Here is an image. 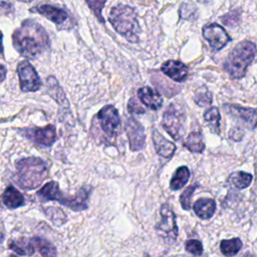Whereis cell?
Here are the masks:
<instances>
[{"instance_id": "1", "label": "cell", "mask_w": 257, "mask_h": 257, "mask_svg": "<svg viewBox=\"0 0 257 257\" xmlns=\"http://www.w3.org/2000/svg\"><path fill=\"white\" fill-rule=\"evenodd\" d=\"M12 41L19 54L29 59L38 57L49 47V37L45 29L31 19L23 21L14 31Z\"/></svg>"}, {"instance_id": "2", "label": "cell", "mask_w": 257, "mask_h": 257, "mask_svg": "<svg viewBox=\"0 0 257 257\" xmlns=\"http://www.w3.org/2000/svg\"><path fill=\"white\" fill-rule=\"evenodd\" d=\"M16 182L26 190H32L41 185L47 176V165L39 158H24L16 162Z\"/></svg>"}, {"instance_id": "3", "label": "cell", "mask_w": 257, "mask_h": 257, "mask_svg": "<svg viewBox=\"0 0 257 257\" xmlns=\"http://www.w3.org/2000/svg\"><path fill=\"white\" fill-rule=\"evenodd\" d=\"M108 20L114 30L125 37L127 41L133 43L139 41L140 26L134 8L122 4L116 5L111 8Z\"/></svg>"}, {"instance_id": "4", "label": "cell", "mask_w": 257, "mask_h": 257, "mask_svg": "<svg viewBox=\"0 0 257 257\" xmlns=\"http://www.w3.org/2000/svg\"><path fill=\"white\" fill-rule=\"evenodd\" d=\"M256 54V46L248 40L239 42L230 52L224 64L225 70L234 79L242 78Z\"/></svg>"}, {"instance_id": "5", "label": "cell", "mask_w": 257, "mask_h": 257, "mask_svg": "<svg viewBox=\"0 0 257 257\" xmlns=\"http://www.w3.org/2000/svg\"><path fill=\"white\" fill-rule=\"evenodd\" d=\"M89 196V191L85 188H82L74 197H67L63 196L61 194V191L58 187V184L56 182H48L45 184L38 192L37 197L43 201H58L62 205H65L66 207L79 211L84 210L87 208V200Z\"/></svg>"}, {"instance_id": "6", "label": "cell", "mask_w": 257, "mask_h": 257, "mask_svg": "<svg viewBox=\"0 0 257 257\" xmlns=\"http://www.w3.org/2000/svg\"><path fill=\"white\" fill-rule=\"evenodd\" d=\"M185 120L186 116L184 111L175 103H171L164 111L162 124L174 140L179 141L184 134Z\"/></svg>"}, {"instance_id": "7", "label": "cell", "mask_w": 257, "mask_h": 257, "mask_svg": "<svg viewBox=\"0 0 257 257\" xmlns=\"http://www.w3.org/2000/svg\"><path fill=\"white\" fill-rule=\"evenodd\" d=\"M17 73L19 76L20 89L23 92L37 91L41 86V80L35 68L28 60H22L17 65Z\"/></svg>"}, {"instance_id": "8", "label": "cell", "mask_w": 257, "mask_h": 257, "mask_svg": "<svg viewBox=\"0 0 257 257\" xmlns=\"http://www.w3.org/2000/svg\"><path fill=\"white\" fill-rule=\"evenodd\" d=\"M102 132L109 138H113L120 125L118 111L113 105L103 106L96 115Z\"/></svg>"}, {"instance_id": "9", "label": "cell", "mask_w": 257, "mask_h": 257, "mask_svg": "<svg viewBox=\"0 0 257 257\" xmlns=\"http://www.w3.org/2000/svg\"><path fill=\"white\" fill-rule=\"evenodd\" d=\"M157 230L165 239L171 241H174L178 235L176 216L168 204L162 205L161 221L157 225Z\"/></svg>"}, {"instance_id": "10", "label": "cell", "mask_w": 257, "mask_h": 257, "mask_svg": "<svg viewBox=\"0 0 257 257\" xmlns=\"http://www.w3.org/2000/svg\"><path fill=\"white\" fill-rule=\"evenodd\" d=\"M22 132L25 138L44 147H50L56 141V128L53 124L44 127H27Z\"/></svg>"}, {"instance_id": "11", "label": "cell", "mask_w": 257, "mask_h": 257, "mask_svg": "<svg viewBox=\"0 0 257 257\" xmlns=\"http://www.w3.org/2000/svg\"><path fill=\"white\" fill-rule=\"evenodd\" d=\"M224 110L233 118L242 122L249 130H253L257 126V110L254 108L243 107L236 104L226 103L223 105Z\"/></svg>"}, {"instance_id": "12", "label": "cell", "mask_w": 257, "mask_h": 257, "mask_svg": "<svg viewBox=\"0 0 257 257\" xmlns=\"http://www.w3.org/2000/svg\"><path fill=\"white\" fill-rule=\"evenodd\" d=\"M203 36L215 50L222 49L231 40L226 30L217 23L204 26Z\"/></svg>"}, {"instance_id": "13", "label": "cell", "mask_w": 257, "mask_h": 257, "mask_svg": "<svg viewBox=\"0 0 257 257\" xmlns=\"http://www.w3.org/2000/svg\"><path fill=\"white\" fill-rule=\"evenodd\" d=\"M124 128L128 138L130 148L132 151H140L145 147L146 136L143 125L134 117H128L125 120Z\"/></svg>"}, {"instance_id": "14", "label": "cell", "mask_w": 257, "mask_h": 257, "mask_svg": "<svg viewBox=\"0 0 257 257\" xmlns=\"http://www.w3.org/2000/svg\"><path fill=\"white\" fill-rule=\"evenodd\" d=\"M161 70L170 78L177 82H183L187 79L189 74V68L183 62L178 60H168L166 61Z\"/></svg>"}, {"instance_id": "15", "label": "cell", "mask_w": 257, "mask_h": 257, "mask_svg": "<svg viewBox=\"0 0 257 257\" xmlns=\"http://www.w3.org/2000/svg\"><path fill=\"white\" fill-rule=\"evenodd\" d=\"M34 10L56 24L63 23L68 17L67 12L64 9H61L59 7H55L49 4L39 5Z\"/></svg>"}, {"instance_id": "16", "label": "cell", "mask_w": 257, "mask_h": 257, "mask_svg": "<svg viewBox=\"0 0 257 257\" xmlns=\"http://www.w3.org/2000/svg\"><path fill=\"white\" fill-rule=\"evenodd\" d=\"M138 96L141 101L151 109H159L163 105L161 94L150 86H144L138 90Z\"/></svg>"}, {"instance_id": "17", "label": "cell", "mask_w": 257, "mask_h": 257, "mask_svg": "<svg viewBox=\"0 0 257 257\" xmlns=\"http://www.w3.org/2000/svg\"><path fill=\"white\" fill-rule=\"evenodd\" d=\"M152 140L156 149V152L164 158H171L175 151H176V146L175 144H173L172 142L168 141L167 139H165L161 133L157 130L153 131L152 134Z\"/></svg>"}, {"instance_id": "18", "label": "cell", "mask_w": 257, "mask_h": 257, "mask_svg": "<svg viewBox=\"0 0 257 257\" xmlns=\"http://www.w3.org/2000/svg\"><path fill=\"white\" fill-rule=\"evenodd\" d=\"M1 200L3 204L9 209H16L24 205V197L23 195L15 189L13 186H8L4 193L1 196Z\"/></svg>"}, {"instance_id": "19", "label": "cell", "mask_w": 257, "mask_h": 257, "mask_svg": "<svg viewBox=\"0 0 257 257\" xmlns=\"http://www.w3.org/2000/svg\"><path fill=\"white\" fill-rule=\"evenodd\" d=\"M194 211L201 219H210L216 210V203L211 198H201L194 203Z\"/></svg>"}, {"instance_id": "20", "label": "cell", "mask_w": 257, "mask_h": 257, "mask_svg": "<svg viewBox=\"0 0 257 257\" xmlns=\"http://www.w3.org/2000/svg\"><path fill=\"white\" fill-rule=\"evenodd\" d=\"M9 248L22 256H31L35 252V247L32 239H18L9 243Z\"/></svg>"}, {"instance_id": "21", "label": "cell", "mask_w": 257, "mask_h": 257, "mask_svg": "<svg viewBox=\"0 0 257 257\" xmlns=\"http://www.w3.org/2000/svg\"><path fill=\"white\" fill-rule=\"evenodd\" d=\"M189 177H190V171L186 166L178 168L171 180V184H170L171 189L174 191H177L183 188L189 181Z\"/></svg>"}, {"instance_id": "22", "label": "cell", "mask_w": 257, "mask_h": 257, "mask_svg": "<svg viewBox=\"0 0 257 257\" xmlns=\"http://www.w3.org/2000/svg\"><path fill=\"white\" fill-rule=\"evenodd\" d=\"M31 239L35 249L38 250L41 257H56V249L49 241L41 237H34Z\"/></svg>"}, {"instance_id": "23", "label": "cell", "mask_w": 257, "mask_h": 257, "mask_svg": "<svg viewBox=\"0 0 257 257\" xmlns=\"http://www.w3.org/2000/svg\"><path fill=\"white\" fill-rule=\"evenodd\" d=\"M204 119L206 120L208 126L210 127V130L215 133V134H219L220 133V119H221V115L219 112V109L216 106L210 107L209 109H207L204 113Z\"/></svg>"}, {"instance_id": "24", "label": "cell", "mask_w": 257, "mask_h": 257, "mask_svg": "<svg viewBox=\"0 0 257 257\" xmlns=\"http://www.w3.org/2000/svg\"><path fill=\"white\" fill-rule=\"evenodd\" d=\"M184 145L192 153H199L200 154L205 149V144L203 142V137L199 132L191 133L188 136Z\"/></svg>"}, {"instance_id": "25", "label": "cell", "mask_w": 257, "mask_h": 257, "mask_svg": "<svg viewBox=\"0 0 257 257\" xmlns=\"http://www.w3.org/2000/svg\"><path fill=\"white\" fill-rule=\"evenodd\" d=\"M230 183L237 189H245L252 182V175L246 172H234L229 177Z\"/></svg>"}, {"instance_id": "26", "label": "cell", "mask_w": 257, "mask_h": 257, "mask_svg": "<svg viewBox=\"0 0 257 257\" xmlns=\"http://www.w3.org/2000/svg\"><path fill=\"white\" fill-rule=\"evenodd\" d=\"M242 242L239 238H232L229 240H222L220 243L221 252L226 256H233L241 249Z\"/></svg>"}, {"instance_id": "27", "label": "cell", "mask_w": 257, "mask_h": 257, "mask_svg": "<svg viewBox=\"0 0 257 257\" xmlns=\"http://www.w3.org/2000/svg\"><path fill=\"white\" fill-rule=\"evenodd\" d=\"M47 83L49 84V93L50 95L55 98L59 104H66L68 105L67 101H66V97L62 91V89L60 88V86L58 85V82L56 81V79L52 76L47 78Z\"/></svg>"}, {"instance_id": "28", "label": "cell", "mask_w": 257, "mask_h": 257, "mask_svg": "<svg viewBox=\"0 0 257 257\" xmlns=\"http://www.w3.org/2000/svg\"><path fill=\"white\" fill-rule=\"evenodd\" d=\"M212 93L206 86L199 87L195 92V101L199 106H207L212 102Z\"/></svg>"}, {"instance_id": "29", "label": "cell", "mask_w": 257, "mask_h": 257, "mask_svg": "<svg viewBox=\"0 0 257 257\" xmlns=\"http://www.w3.org/2000/svg\"><path fill=\"white\" fill-rule=\"evenodd\" d=\"M198 185L197 184H194L190 187H188L184 192L183 194L181 195L180 197V202H181V205L183 207V209L185 210H189L190 209V206H191V199H192V196H193V193L194 191L197 189Z\"/></svg>"}, {"instance_id": "30", "label": "cell", "mask_w": 257, "mask_h": 257, "mask_svg": "<svg viewBox=\"0 0 257 257\" xmlns=\"http://www.w3.org/2000/svg\"><path fill=\"white\" fill-rule=\"evenodd\" d=\"M88 7L92 10V12L94 13V15L97 17V19L100 22H103V17L101 15V11L102 8L106 2V0H85Z\"/></svg>"}, {"instance_id": "31", "label": "cell", "mask_w": 257, "mask_h": 257, "mask_svg": "<svg viewBox=\"0 0 257 257\" xmlns=\"http://www.w3.org/2000/svg\"><path fill=\"white\" fill-rule=\"evenodd\" d=\"M186 250L193 255H201L203 253V245L198 240H189L186 242Z\"/></svg>"}, {"instance_id": "32", "label": "cell", "mask_w": 257, "mask_h": 257, "mask_svg": "<svg viewBox=\"0 0 257 257\" xmlns=\"http://www.w3.org/2000/svg\"><path fill=\"white\" fill-rule=\"evenodd\" d=\"M127 110L132 114H141L145 113V108L141 105L139 100H137L135 97L131 98L127 103Z\"/></svg>"}, {"instance_id": "33", "label": "cell", "mask_w": 257, "mask_h": 257, "mask_svg": "<svg viewBox=\"0 0 257 257\" xmlns=\"http://www.w3.org/2000/svg\"><path fill=\"white\" fill-rule=\"evenodd\" d=\"M195 13H196V9L191 3L190 4L184 3L180 8V16L184 19L193 18L195 16Z\"/></svg>"}, {"instance_id": "34", "label": "cell", "mask_w": 257, "mask_h": 257, "mask_svg": "<svg viewBox=\"0 0 257 257\" xmlns=\"http://www.w3.org/2000/svg\"><path fill=\"white\" fill-rule=\"evenodd\" d=\"M244 137V132L240 127H233L229 133V138L234 141H241Z\"/></svg>"}, {"instance_id": "35", "label": "cell", "mask_w": 257, "mask_h": 257, "mask_svg": "<svg viewBox=\"0 0 257 257\" xmlns=\"http://www.w3.org/2000/svg\"><path fill=\"white\" fill-rule=\"evenodd\" d=\"M13 12V6L8 2H0V15H5Z\"/></svg>"}, {"instance_id": "36", "label": "cell", "mask_w": 257, "mask_h": 257, "mask_svg": "<svg viewBox=\"0 0 257 257\" xmlns=\"http://www.w3.org/2000/svg\"><path fill=\"white\" fill-rule=\"evenodd\" d=\"M234 13H235V11L230 12V13H227L226 15H224V16L222 17V21H223V20H227V19H231V20L228 22V24H227V25H231V26H232V21L234 22V25H236V24H237V20H239V17L237 16V15H238L237 13H236V14H235V16L233 17Z\"/></svg>"}, {"instance_id": "37", "label": "cell", "mask_w": 257, "mask_h": 257, "mask_svg": "<svg viewBox=\"0 0 257 257\" xmlns=\"http://www.w3.org/2000/svg\"><path fill=\"white\" fill-rule=\"evenodd\" d=\"M6 68L4 65L0 64V82H2L6 77Z\"/></svg>"}, {"instance_id": "38", "label": "cell", "mask_w": 257, "mask_h": 257, "mask_svg": "<svg viewBox=\"0 0 257 257\" xmlns=\"http://www.w3.org/2000/svg\"><path fill=\"white\" fill-rule=\"evenodd\" d=\"M2 39H3V36H2V32L0 31V54L3 53V44H2Z\"/></svg>"}, {"instance_id": "39", "label": "cell", "mask_w": 257, "mask_h": 257, "mask_svg": "<svg viewBox=\"0 0 257 257\" xmlns=\"http://www.w3.org/2000/svg\"><path fill=\"white\" fill-rule=\"evenodd\" d=\"M17 1H20V2H25V3H28V2H32L33 0H17Z\"/></svg>"}]
</instances>
